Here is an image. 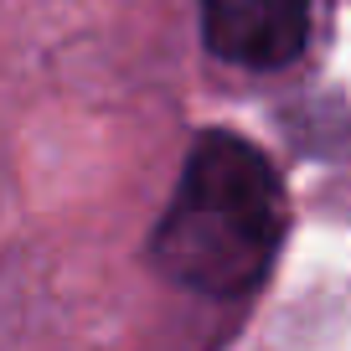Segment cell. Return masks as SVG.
Instances as JSON below:
<instances>
[{"label":"cell","instance_id":"1","mask_svg":"<svg viewBox=\"0 0 351 351\" xmlns=\"http://www.w3.org/2000/svg\"><path fill=\"white\" fill-rule=\"evenodd\" d=\"M289 228L279 171L243 134L207 130L191 145L176 197L150 238V258L171 285L232 300L263 285Z\"/></svg>","mask_w":351,"mask_h":351},{"label":"cell","instance_id":"2","mask_svg":"<svg viewBox=\"0 0 351 351\" xmlns=\"http://www.w3.org/2000/svg\"><path fill=\"white\" fill-rule=\"evenodd\" d=\"M310 5L315 0H202V36L222 62L274 73L305 52Z\"/></svg>","mask_w":351,"mask_h":351}]
</instances>
